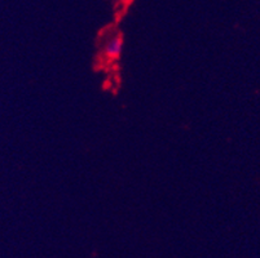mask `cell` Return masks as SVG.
Segmentation results:
<instances>
[{
  "instance_id": "obj_1",
  "label": "cell",
  "mask_w": 260,
  "mask_h": 258,
  "mask_svg": "<svg viewBox=\"0 0 260 258\" xmlns=\"http://www.w3.org/2000/svg\"><path fill=\"white\" fill-rule=\"evenodd\" d=\"M123 47H124V39L120 34L113 35L112 38H109L104 44L103 48V56L108 62H114L118 61L122 56Z\"/></svg>"
}]
</instances>
